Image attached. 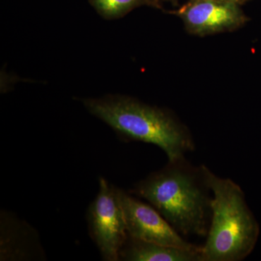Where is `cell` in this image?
<instances>
[{
	"label": "cell",
	"mask_w": 261,
	"mask_h": 261,
	"mask_svg": "<svg viewBox=\"0 0 261 261\" xmlns=\"http://www.w3.org/2000/svg\"><path fill=\"white\" fill-rule=\"evenodd\" d=\"M250 1V0H240V5L243 4V3H245V2Z\"/></svg>",
	"instance_id": "cell-10"
},
{
	"label": "cell",
	"mask_w": 261,
	"mask_h": 261,
	"mask_svg": "<svg viewBox=\"0 0 261 261\" xmlns=\"http://www.w3.org/2000/svg\"><path fill=\"white\" fill-rule=\"evenodd\" d=\"M103 18L111 19L120 18L129 13L132 10L142 5H152L159 7L152 0H89Z\"/></svg>",
	"instance_id": "cell-8"
},
{
	"label": "cell",
	"mask_w": 261,
	"mask_h": 261,
	"mask_svg": "<svg viewBox=\"0 0 261 261\" xmlns=\"http://www.w3.org/2000/svg\"><path fill=\"white\" fill-rule=\"evenodd\" d=\"M215 1H219V2H228V3H240V0H215Z\"/></svg>",
	"instance_id": "cell-9"
},
{
	"label": "cell",
	"mask_w": 261,
	"mask_h": 261,
	"mask_svg": "<svg viewBox=\"0 0 261 261\" xmlns=\"http://www.w3.org/2000/svg\"><path fill=\"white\" fill-rule=\"evenodd\" d=\"M152 1H153L154 3H155L156 4L159 5L158 4V3H159V0H152Z\"/></svg>",
	"instance_id": "cell-11"
},
{
	"label": "cell",
	"mask_w": 261,
	"mask_h": 261,
	"mask_svg": "<svg viewBox=\"0 0 261 261\" xmlns=\"http://www.w3.org/2000/svg\"><path fill=\"white\" fill-rule=\"evenodd\" d=\"M87 213L89 236L103 260H120V252L128 238L126 220L118 198V188L104 178Z\"/></svg>",
	"instance_id": "cell-4"
},
{
	"label": "cell",
	"mask_w": 261,
	"mask_h": 261,
	"mask_svg": "<svg viewBox=\"0 0 261 261\" xmlns=\"http://www.w3.org/2000/svg\"><path fill=\"white\" fill-rule=\"evenodd\" d=\"M83 103L91 114L120 135L162 149L168 161L195 149L190 130L166 110L125 96L90 98Z\"/></svg>",
	"instance_id": "cell-2"
},
{
	"label": "cell",
	"mask_w": 261,
	"mask_h": 261,
	"mask_svg": "<svg viewBox=\"0 0 261 261\" xmlns=\"http://www.w3.org/2000/svg\"><path fill=\"white\" fill-rule=\"evenodd\" d=\"M174 13L187 32L199 37L233 32L248 20L239 3L215 0H190Z\"/></svg>",
	"instance_id": "cell-6"
},
{
	"label": "cell",
	"mask_w": 261,
	"mask_h": 261,
	"mask_svg": "<svg viewBox=\"0 0 261 261\" xmlns=\"http://www.w3.org/2000/svg\"><path fill=\"white\" fill-rule=\"evenodd\" d=\"M118 194L130 238L189 250L200 248V247L184 240L180 233L150 204L137 200L130 192L123 191L121 189L118 188Z\"/></svg>",
	"instance_id": "cell-5"
},
{
	"label": "cell",
	"mask_w": 261,
	"mask_h": 261,
	"mask_svg": "<svg viewBox=\"0 0 261 261\" xmlns=\"http://www.w3.org/2000/svg\"><path fill=\"white\" fill-rule=\"evenodd\" d=\"M128 192L147 200L178 233L207 236L212 197L205 165L194 166L185 157L168 161Z\"/></svg>",
	"instance_id": "cell-1"
},
{
	"label": "cell",
	"mask_w": 261,
	"mask_h": 261,
	"mask_svg": "<svg viewBox=\"0 0 261 261\" xmlns=\"http://www.w3.org/2000/svg\"><path fill=\"white\" fill-rule=\"evenodd\" d=\"M206 176L213 197L207 240L201 247L202 260H243L256 245L258 223L238 184L216 176L207 166Z\"/></svg>",
	"instance_id": "cell-3"
},
{
	"label": "cell",
	"mask_w": 261,
	"mask_h": 261,
	"mask_svg": "<svg viewBox=\"0 0 261 261\" xmlns=\"http://www.w3.org/2000/svg\"><path fill=\"white\" fill-rule=\"evenodd\" d=\"M120 260L126 261H203L202 247L189 250L130 238L120 252Z\"/></svg>",
	"instance_id": "cell-7"
}]
</instances>
